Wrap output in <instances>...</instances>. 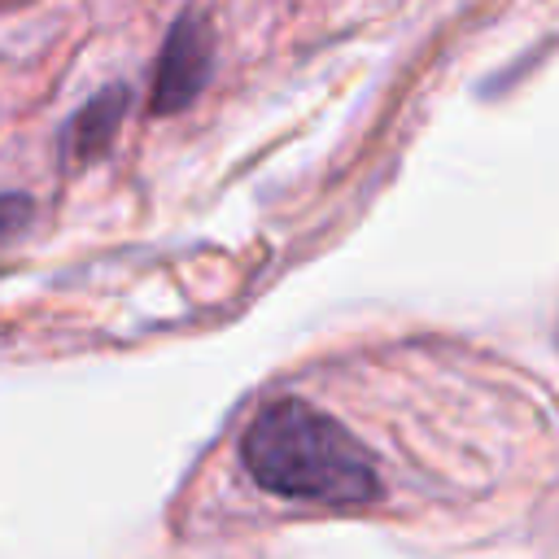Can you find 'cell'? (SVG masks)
Listing matches in <instances>:
<instances>
[{
    "instance_id": "cell-1",
    "label": "cell",
    "mask_w": 559,
    "mask_h": 559,
    "mask_svg": "<svg viewBox=\"0 0 559 559\" xmlns=\"http://www.w3.org/2000/svg\"><path fill=\"white\" fill-rule=\"evenodd\" d=\"M240 463L249 480L275 498L358 507L380 498V472L371 450L328 411L280 397L253 415L240 437Z\"/></svg>"
},
{
    "instance_id": "cell-2",
    "label": "cell",
    "mask_w": 559,
    "mask_h": 559,
    "mask_svg": "<svg viewBox=\"0 0 559 559\" xmlns=\"http://www.w3.org/2000/svg\"><path fill=\"white\" fill-rule=\"evenodd\" d=\"M210 70H214V31L201 13H183L166 31V44H162V57H157V70H153L148 109L153 114L188 109L205 92Z\"/></svg>"
},
{
    "instance_id": "cell-3",
    "label": "cell",
    "mask_w": 559,
    "mask_h": 559,
    "mask_svg": "<svg viewBox=\"0 0 559 559\" xmlns=\"http://www.w3.org/2000/svg\"><path fill=\"white\" fill-rule=\"evenodd\" d=\"M127 105H131V92L122 83H109L100 87L61 131V157L66 166H87L96 157H105V148L114 144L122 118H127Z\"/></svg>"
},
{
    "instance_id": "cell-4",
    "label": "cell",
    "mask_w": 559,
    "mask_h": 559,
    "mask_svg": "<svg viewBox=\"0 0 559 559\" xmlns=\"http://www.w3.org/2000/svg\"><path fill=\"white\" fill-rule=\"evenodd\" d=\"M35 218V205L26 192H0V249L13 245Z\"/></svg>"
}]
</instances>
